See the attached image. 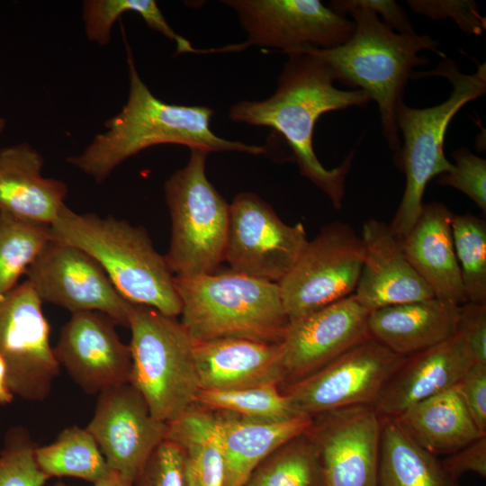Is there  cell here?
Listing matches in <instances>:
<instances>
[{
    "label": "cell",
    "instance_id": "obj_28",
    "mask_svg": "<svg viewBox=\"0 0 486 486\" xmlns=\"http://www.w3.org/2000/svg\"><path fill=\"white\" fill-rule=\"evenodd\" d=\"M377 486H459L441 460L414 443L393 418H382Z\"/></svg>",
    "mask_w": 486,
    "mask_h": 486
},
{
    "label": "cell",
    "instance_id": "obj_9",
    "mask_svg": "<svg viewBox=\"0 0 486 486\" xmlns=\"http://www.w3.org/2000/svg\"><path fill=\"white\" fill-rule=\"evenodd\" d=\"M364 256L361 235L350 225L335 221L322 227L278 283L289 321L353 294Z\"/></svg>",
    "mask_w": 486,
    "mask_h": 486
},
{
    "label": "cell",
    "instance_id": "obj_29",
    "mask_svg": "<svg viewBox=\"0 0 486 486\" xmlns=\"http://www.w3.org/2000/svg\"><path fill=\"white\" fill-rule=\"evenodd\" d=\"M35 459L48 479L75 477L94 484L116 472L108 465L93 436L77 426L62 429L49 445H38Z\"/></svg>",
    "mask_w": 486,
    "mask_h": 486
},
{
    "label": "cell",
    "instance_id": "obj_11",
    "mask_svg": "<svg viewBox=\"0 0 486 486\" xmlns=\"http://www.w3.org/2000/svg\"><path fill=\"white\" fill-rule=\"evenodd\" d=\"M42 303L27 280L0 297V356L7 383L28 401L45 400L60 370Z\"/></svg>",
    "mask_w": 486,
    "mask_h": 486
},
{
    "label": "cell",
    "instance_id": "obj_8",
    "mask_svg": "<svg viewBox=\"0 0 486 486\" xmlns=\"http://www.w3.org/2000/svg\"><path fill=\"white\" fill-rule=\"evenodd\" d=\"M208 154L190 149L187 164L164 185L171 218L165 258L175 277L215 273L224 262L230 204L206 176Z\"/></svg>",
    "mask_w": 486,
    "mask_h": 486
},
{
    "label": "cell",
    "instance_id": "obj_27",
    "mask_svg": "<svg viewBox=\"0 0 486 486\" xmlns=\"http://www.w3.org/2000/svg\"><path fill=\"white\" fill-rule=\"evenodd\" d=\"M166 439L181 448L183 486H224L223 451L212 410L194 404L167 423Z\"/></svg>",
    "mask_w": 486,
    "mask_h": 486
},
{
    "label": "cell",
    "instance_id": "obj_6",
    "mask_svg": "<svg viewBox=\"0 0 486 486\" xmlns=\"http://www.w3.org/2000/svg\"><path fill=\"white\" fill-rule=\"evenodd\" d=\"M436 76L452 86L450 95L443 103L428 108L399 105L396 122L402 133L400 166L406 176V186L400 205L389 228L398 238L414 225L422 210L423 195L428 182L447 172L452 163L444 152L448 125L467 103L486 93V65L479 64L472 74L460 71L457 64L446 58L430 71L413 72L412 78Z\"/></svg>",
    "mask_w": 486,
    "mask_h": 486
},
{
    "label": "cell",
    "instance_id": "obj_33",
    "mask_svg": "<svg viewBox=\"0 0 486 486\" xmlns=\"http://www.w3.org/2000/svg\"><path fill=\"white\" fill-rule=\"evenodd\" d=\"M194 404L255 419L284 420L302 416L292 410L277 385L230 391L200 390Z\"/></svg>",
    "mask_w": 486,
    "mask_h": 486
},
{
    "label": "cell",
    "instance_id": "obj_40",
    "mask_svg": "<svg viewBox=\"0 0 486 486\" xmlns=\"http://www.w3.org/2000/svg\"><path fill=\"white\" fill-rule=\"evenodd\" d=\"M351 7H364L382 15L383 22L396 32L402 34L416 33L406 12L393 0H334L329 8L344 15Z\"/></svg>",
    "mask_w": 486,
    "mask_h": 486
},
{
    "label": "cell",
    "instance_id": "obj_21",
    "mask_svg": "<svg viewBox=\"0 0 486 486\" xmlns=\"http://www.w3.org/2000/svg\"><path fill=\"white\" fill-rule=\"evenodd\" d=\"M474 364L455 332L446 340L407 356L383 389L375 409L381 417H396L413 404L450 389Z\"/></svg>",
    "mask_w": 486,
    "mask_h": 486
},
{
    "label": "cell",
    "instance_id": "obj_31",
    "mask_svg": "<svg viewBox=\"0 0 486 486\" xmlns=\"http://www.w3.org/2000/svg\"><path fill=\"white\" fill-rule=\"evenodd\" d=\"M50 239V225L0 212V297L18 284Z\"/></svg>",
    "mask_w": 486,
    "mask_h": 486
},
{
    "label": "cell",
    "instance_id": "obj_1",
    "mask_svg": "<svg viewBox=\"0 0 486 486\" xmlns=\"http://www.w3.org/2000/svg\"><path fill=\"white\" fill-rule=\"evenodd\" d=\"M284 54L288 60L274 93L263 101L233 104L229 117L235 122L269 127L280 134L291 148L300 174L320 188L334 208L340 209L354 151L338 166L324 167L313 149L314 127L323 113L364 107L371 99L360 89L337 88L332 69L317 56L301 49Z\"/></svg>",
    "mask_w": 486,
    "mask_h": 486
},
{
    "label": "cell",
    "instance_id": "obj_44",
    "mask_svg": "<svg viewBox=\"0 0 486 486\" xmlns=\"http://www.w3.org/2000/svg\"><path fill=\"white\" fill-rule=\"evenodd\" d=\"M5 127H6V121L3 117V115L0 113V137L4 133Z\"/></svg>",
    "mask_w": 486,
    "mask_h": 486
},
{
    "label": "cell",
    "instance_id": "obj_39",
    "mask_svg": "<svg viewBox=\"0 0 486 486\" xmlns=\"http://www.w3.org/2000/svg\"><path fill=\"white\" fill-rule=\"evenodd\" d=\"M455 386L475 425L486 434V364H472Z\"/></svg>",
    "mask_w": 486,
    "mask_h": 486
},
{
    "label": "cell",
    "instance_id": "obj_34",
    "mask_svg": "<svg viewBox=\"0 0 486 486\" xmlns=\"http://www.w3.org/2000/svg\"><path fill=\"white\" fill-rule=\"evenodd\" d=\"M37 446L25 427L7 430L0 450V486H44L49 479L36 463Z\"/></svg>",
    "mask_w": 486,
    "mask_h": 486
},
{
    "label": "cell",
    "instance_id": "obj_23",
    "mask_svg": "<svg viewBox=\"0 0 486 486\" xmlns=\"http://www.w3.org/2000/svg\"><path fill=\"white\" fill-rule=\"evenodd\" d=\"M454 213L441 202L423 203L411 229L401 238L403 252L435 298L467 302L452 235Z\"/></svg>",
    "mask_w": 486,
    "mask_h": 486
},
{
    "label": "cell",
    "instance_id": "obj_30",
    "mask_svg": "<svg viewBox=\"0 0 486 486\" xmlns=\"http://www.w3.org/2000/svg\"><path fill=\"white\" fill-rule=\"evenodd\" d=\"M307 430L264 459L246 486H325L320 456Z\"/></svg>",
    "mask_w": 486,
    "mask_h": 486
},
{
    "label": "cell",
    "instance_id": "obj_4",
    "mask_svg": "<svg viewBox=\"0 0 486 486\" xmlns=\"http://www.w3.org/2000/svg\"><path fill=\"white\" fill-rule=\"evenodd\" d=\"M50 232L52 239L76 246L95 259L130 303L167 316L181 314L175 275L143 227L112 216L77 213L65 205Z\"/></svg>",
    "mask_w": 486,
    "mask_h": 486
},
{
    "label": "cell",
    "instance_id": "obj_20",
    "mask_svg": "<svg viewBox=\"0 0 486 486\" xmlns=\"http://www.w3.org/2000/svg\"><path fill=\"white\" fill-rule=\"evenodd\" d=\"M200 390L230 391L284 383L283 345L239 338L194 343Z\"/></svg>",
    "mask_w": 486,
    "mask_h": 486
},
{
    "label": "cell",
    "instance_id": "obj_3",
    "mask_svg": "<svg viewBox=\"0 0 486 486\" xmlns=\"http://www.w3.org/2000/svg\"><path fill=\"white\" fill-rule=\"evenodd\" d=\"M346 14L353 17L355 23L354 33L347 41L330 49H299L328 64L336 80L365 92L371 101L376 102L382 135L400 166L401 142L396 113L413 68L429 62L418 53L428 50L446 57L438 50L439 42L429 35L396 32L371 9L351 7Z\"/></svg>",
    "mask_w": 486,
    "mask_h": 486
},
{
    "label": "cell",
    "instance_id": "obj_24",
    "mask_svg": "<svg viewBox=\"0 0 486 486\" xmlns=\"http://www.w3.org/2000/svg\"><path fill=\"white\" fill-rule=\"evenodd\" d=\"M460 306L434 297L376 309L369 314V335L407 357L454 335Z\"/></svg>",
    "mask_w": 486,
    "mask_h": 486
},
{
    "label": "cell",
    "instance_id": "obj_25",
    "mask_svg": "<svg viewBox=\"0 0 486 486\" xmlns=\"http://www.w3.org/2000/svg\"><path fill=\"white\" fill-rule=\"evenodd\" d=\"M221 444L224 486H246L256 467L279 446L305 432L311 418L264 420L229 411L212 410Z\"/></svg>",
    "mask_w": 486,
    "mask_h": 486
},
{
    "label": "cell",
    "instance_id": "obj_37",
    "mask_svg": "<svg viewBox=\"0 0 486 486\" xmlns=\"http://www.w3.org/2000/svg\"><path fill=\"white\" fill-rule=\"evenodd\" d=\"M182 451L164 440L151 454L133 482V486H183Z\"/></svg>",
    "mask_w": 486,
    "mask_h": 486
},
{
    "label": "cell",
    "instance_id": "obj_2",
    "mask_svg": "<svg viewBox=\"0 0 486 486\" xmlns=\"http://www.w3.org/2000/svg\"><path fill=\"white\" fill-rule=\"evenodd\" d=\"M129 94L122 110L104 123L78 154L67 162L101 184L125 160L152 146L179 144L210 152L237 151L254 156L264 146L228 140L211 130L214 111L203 105L167 104L155 96L140 77L126 40Z\"/></svg>",
    "mask_w": 486,
    "mask_h": 486
},
{
    "label": "cell",
    "instance_id": "obj_14",
    "mask_svg": "<svg viewBox=\"0 0 486 486\" xmlns=\"http://www.w3.org/2000/svg\"><path fill=\"white\" fill-rule=\"evenodd\" d=\"M232 8L248 35V46L288 50L330 49L347 41L353 21L319 0H223Z\"/></svg>",
    "mask_w": 486,
    "mask_h": 486
},
{
    "label": "cell",
    "instance_id": "obj_18",
    "mask_svg": "<svg viewBox=\"0 0 486 486\" xmlns=\"http://www.w3.org/2000/svg\"><path fill=\"white\" fill-rule=\"evenodd\" d=\"M115 321L99 311L71 313L53 347L56 359L86 393L130 383L131 356Z\"/></svg>",
    "mask_w": 486,
    "mask_h": 486
},
{
    "label": "cell",
    "instance_id": "obj_12",
    "mask_svg": "<svg viewBox=\"0 0 486 486\" xmlns=\"http://www.w3.org/2000/svg\"><path fill=\"white\" fill-rule=\"evenodd\" d=\"M308 241L302 222L286 224L254 193L241 192L230 204L224 261L233 272L278 284Z\"/></svg>",
    "mask_w": 486,
    "mask_h": 486
},
{
    "label": "cell",
    "instance_id": "obj_32",
    "mask_svg": "<svg viewBox=\"0 0 486 486\" xmlns=\"http://www.w3.org/2000/svg\"><path fill=\"white\" fill-rule=\"evenodd\" d=\"M451 227L467 302L486 304V223L467 212L454 214Z\"/></svg>",
    "mask_w": 486,
    "mask_h": 486
},
{
    "label": "cell",
    "instance_id": "obj_5",
    "mask_svg": "<svg viewBox=\"0 0 486 486\" xmlns=\"http://www.w3.org/2000/svg\"><path fill=\"white\" fill-rule=\"evenodd\" d=\"M194 343L221 338L282 343L289 326L278 284L230 271L175 277Z\"/></svg>",
    "mask_w": 486,
    "mask_h": 486
},
{
    "label": "cell",
    "instance_id": "obj_43",
    "mask_svg": "<svg viewBox=\"0 0 486 486\" xmlns=\"http://www.w3.org/2000/svg\"><path fill=\"white\" fill-rule=\"evenodd\" d=\"M52 486H72L66 484L60 481L54 483ZM92 486H133V482L119 472H114L111 477L94 483Z\"/></svg>",
    "mask_w": 486,
    "mask_h": 486
},
{
    "label": "cell",
    "instance_id": "obj_38",
    "mask_svg": "<svg viewBox=\"0 0 486 486\" xmlns=\"http://www.w3.org/2000/svg\"><path fill=\"white\" fill-rule=\"evenodd\" d=\"M456 332L464 339L473 363L486 364V304H462Z\"/></svg>",
    "mask_w": 486,
    "mask_h": 486
},
{
    "label": "cell",
    "instance_id": "obj_22",
    "mask_svg": "<svg viewBox=\"0 0 486 486\" xmlns=\"http://www.w3.org/2000/svg\"><path fill=\"white\" fill-rule=\"evenodd\" d=\"M44 158L28 142L0 149V212L51 225L66 205L68 185L42 174Z\"/></svg>",
    "mask_w": 486,
    "mask_h": 486
},
{
    "label": "cell",
    "instance_id": "obj_17",
    "mask_svg": "<svg viewBox=\"0 0 486 486\" xmlns=\"http://www.w3.org/2000/svg\"><path fill=\"white\" fill-rule=\"evenodd\" d=\"M370 311L353 293L290 321L282 342L284 383L280 389L310 375L369 338Z\"/></svg>",
    "mask_w": 486,
    "mask_h": 486
},
{
    "label": "cell",
    "instance_id": "obj_26",
    "mask_svg": "<svg viewBox=\"0 0 486 486\" xmlns=\"http://www.w3.org/2000/svg\"><path fill=\"white\" fill-rule=\"evenodd\" d=\"M393 418L414 443L437 457L486 435L475 425L456 386L413 404Z\"/></svg>",
    "mask_w": 486,
    "mask_h": 486
},
{
    "label": "cell",
    "instance_id": "obj_19",
    "mask_svg": "<svg viewBox=\"0 0 486 486\" xmlns=\"http://www.w3.org/2000/svg\"><path fill=\"white\" fill-rule=\"evenodd\" d=\"M361 238L364 256L354 294L363 306L374 310L434 298L388 224L369 219L363 225Z\"/></svg>",
    "mask_w": 486,
    "mask_h": 486
},
{
    "label": "cell",
    "instance_id": "obj_7",
    "mask_svg": "<svg viewBox=\"0 0 486 486\" xmlns=\"http://www.w3.org/2000/svg\"><path fill=\"white\" fill-rule=\"evenodd\" d=\"M130 383L146 400L154 418L169 423L186 412L200 391L194 342L176 317L133 305Z\"/></svg>",
    "mask_w": 486,
    "mask_h": 486
},
{
    "label": "cell",
    "instance_id": "obj_13",
    "mask_svg": "<svg viewBox=\"0 0 486 486\" xmlns=\"http://www.w3.org/2000/svg\"><path fill=\"white\" fill-rule=\"evenodd\" d=\"M42 302L69 310L99 311L129 328L132 303L116 290L105 271L81 248L50 239L26 272Z\"/></svg>",
    "mask_w": 486,
    "mask_h": 486
},
{
    "label": "cell",
    "instance_id": "obj_15",
    "mask_svg": "<svg viewBox=\"0 0 486 486\" xmlns=\"http://www.w3.org/2000/svg\"><path fill=\"white\" fill-rule=\"evenodd\" d=\"M311 418L307 432L325 486H377L382 418L375 407H346Z\"/></svg>",
    "mask_w": 486,
    "mask_h": 486
},
{
    "label": "cell",
    "instance_id": "obj_41",
    "mask_svg": "<svg viewBox=\"0 0 486 486\" xmlns=\"http://www.w3.org/2000/svg\"><path fill=\"white\" fill-rule=\"evenodd\" d=\"M446 472L459 481L466 472L486 477V435L441 460Z\"/></svg>",
    "mask_w": 486,
    "mask_h": 486
},
{
    "label": "cell",
    "instance_id": "obj_10",
    "mask_svg": "<svg viewBox=\"0 0 486 486\" xmlns=\"http://www.w3.org/2000/svg\"><path fill=\"white\" fill-rule=\"evenodd\" d=\"M405 358L369 338L280 390L297 414L310 418L346 407H375Z\"/></svg>",
    "mask_w": 486,
    "mask_h": 486
},
{
    "label": "cell",
    "instance_id": "obj_36",
    "mask_svg": "<svg viewBox=\"0 0 486 486\" xmlns=\"http://www.w3.org/2000/svg\"><path fill=\"white\" fill-rule=\"evenodd\" d=\"M413 12L433 21L452 19L468 35H481L486 28V19L476 2L472 0H408Z\"/></svg>",
    "mask_w": 486,
    "mask_h": 486
},
{
    "label": "cell",
    "instance_id": "obj_42",
    "mask_svg": "<svg viewBox=\"0 0 486 486\" xmlns=\"http://www.w3.org/2000/svg\"><path fill=\"white\" fill-rule=\"evenodd\" d=\"M6 364L0 356V405L4 406L13 402L14 394L7 383Z\"/></svg>",
    "mask_w": 486,
    "mask_h": 486
},
{
    "label": "cell",
    "instance_id": "obj_16",
    "mask_svg": "<svg viewBox=\"0 0 486 486\" xmlns=\"http://www.w3.org/2000/svg\"><path fill=\"white\" fill-rule=\"evenodd\" d=\"M92 419L86 426L108 465L134 482L153 451L164 441L167 423L153 417L130 383L97 394Z\"/></svg>",
    "mask_w": 486,
    "mask_h": 486
},
{
    "label": "cell",
    "instance_id": "obj_35",
    "mask_svg": "<svg viewBox=\"0 0 486 486\" xmlns=\"http://www.w3.org/2000/svg\"><path fill=\"white\" fill-rule=\"evenodd\" d=\"M451 168L438 176L441 185L453 187L468 196L486 212V160L466 148L454 151Z\"/></svg>",
    "mask_w": 486,
    "mask_h": 486
}]
</instances>
